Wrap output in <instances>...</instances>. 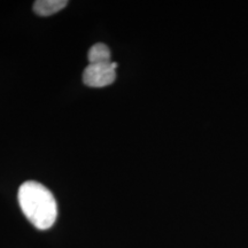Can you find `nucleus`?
<instances>
[{"label": "nucleus", "instance_id": "obj_3", "mask_svg": "<svg viewBox=\"0 0 248 248\" xmlns=\"http://www.w3.org/2000/svg\"><path fill=\"white\" fill-rule=\"evenodd\" d=\"M67 5V0H37L33 4V11L39 16H49L60 12Z\"/></svg>", "mask_w": 248, "mask_h": 248}, {"label": "nucleus", "instance_id": "obj_2", "mask_svg": "<svg viewBox=\"0 0 248 248\" xmlns=\"http://www.w3.org/2000/svg\"><path fill=\"white\" fill-rule=\"evenodd\" d=\"M117 63L114 61L89 63L83 73V82L90 88H105L116 79Z\"/></svg>", "mask_w": 248, "mask_h": 248}, {"label": "nucleus", "instance_id": "obj_1", "mask_svg": "<svg viewBox=\"0 0 248 248\" xmlns=\"http://www.w3.org/2000/svg\"><path fill=\"white\" fill-rule=\"evenodd\" d=\"M18 203L29 222L39 230H47L57 221L58 206L52 192L35 181L23 183L18 188Z\"/></svg>", "mask_w": 248, "mask_h": 248}, {"label": "nucleus", "instance_id": "obj_4", "mask_svg": "<svg viewBox=\"0 0 248 248\" xmlns=\"http://www.w3.org/2000/svg\"><path fill=\"white\" fill-rule=\"evenodd\" d=\"M88 59L89 63H100V62L111 61L109 47L102 43H97L89 49Z\"/></svg>", "mask_w": 248, "mask_h": 248}]
</instances>
